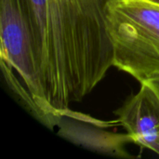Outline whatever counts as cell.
<instances>
[{"label":"cell","instance_id":"cell-2","mask_svg":"<svg viewBox=\"0 0 159 159\" xmlns=\"http://www.w3.org/2000/svg\"><path fill=\"white\" fill-rule=\"evenodd\" d=\"M0 41L1 61L19 75L42 113L44 124L53 128L56 122L47 113L39 84L32 28L24 0H0Z\"/></svg>","mask_w":159,"mask_h":159},{"label":"cell","instance_id":"cell-3","mask_svg":"<svg viewBox=\"0 0 159 159\" xmlns=\"http://www.w3.org/2000/svg\"><path fill=\"white\" fill-rule=\"evenodd\" d=\"M132 143L159 156V100L146 83L115 111Z\"/></svg>","mask_w":159,"mask_h":159},{"label":"cell","instance_id":"cell-5","mask_svg":"<svg viewBox=\"0 0 159 159\" xmlns=\"http://www.w3.org/2000/svg\"><path fill=\"white\" fill-rule=\"evenodd\" d=\"M146 84H148V86L152 89V90L154 91V93L156 94V96L159 100V80L149 81V82H146Z\"/></svg>","mask_w":159,"mask_h":159},{"label":"cell","instance_id":"cell-6","mask_svg":"<svg viewBox=\"0 0 159 159\" xmlns=\"http://www.w3.org/2000/svg\"><path fill=\"white\" fill-rule=\"evenodd\" d=\"M146 1H149V2L155 3V4H159V0H146Z\"/></svg>","mask_w":159,"mask_h":159},{"label":"cell","instance_id":"cell-1","mask_svg":"<svg viewBox=\"0 0 159 159\" xmlns=\"http://www.w3.org/2000/svg\"><path fill=\"white\" fill-rule=\"evenodd\" d=\"M113 66L146 83L159 80V4L113 0L106 9Z\"/></svg>","mask_w":159,"mask_h":159},{"label":"cell","instance_id":"cell-4","mask_svg":"<svg viewBox=\"0 0 159 159\" xmlns=\"http://www.w3.org/2000/svg\"><path fill=\"white\" fill-rule=\"evenodd\" d=\"M57 125L61 129L59 134L62 137L88 148L113 156L126 157L123 146L126 143L132 142L128 133L126 135L112 134L99 129V126L92 128L78 122H70L68 119L63 120L62 116L60 117Z\"/></svg>","mask_w":159,"mask_h":159}]
</instances>
